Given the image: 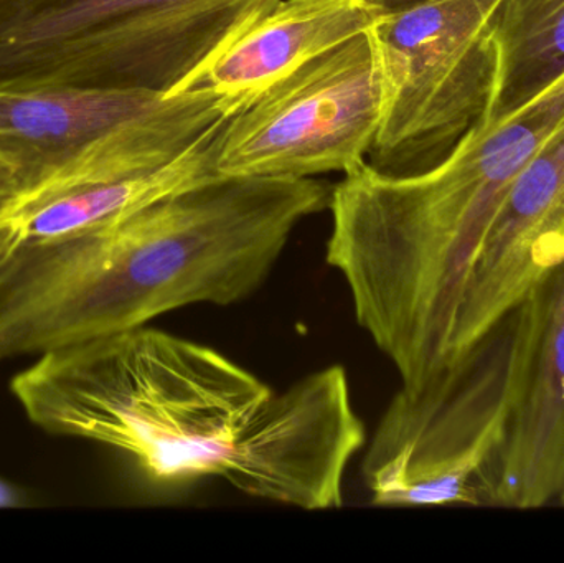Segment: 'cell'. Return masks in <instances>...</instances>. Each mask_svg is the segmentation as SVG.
<instances>
[{"mask_svg": "<svg viewBox=\"0 0 564 563\" xmlns=\"http://www.w3.org/2000/svg\"><path fill=\"white\" fill-rule=\"evenodd\" d=\"M10 392L36 429L121 452L152 481L224 479L304 511L344 505L367 440L344 367L278 393L218 350L151 326L40 354Z\"/></svg>", "mask_w": 564, "mask_h": 563, "instance_id": "obj_1", "label": "cell"}, {"mask_svg": "<svg viewBox=\"0 0 564 563\" xmlns=\"http://www.w3.org/2000/svg\"><path fill=\"white\" fill-rule=\"evenodd\" d=\"M330 191L215 175L82 234L17 241L0 264V364L248 300Z\"/></svg>", "mask_w": 564, "mask_h": 563, "instance_id": "obj_2", "label": "cell"}, {"mask_svg": "<svg viewBox=\"0 0 564 563\" xmlns=\"http://www.w3.org/2000/svg\"><path fill=\"white\" fill-rule=\"evenodd\" d=\"M280 0H0V89L184 91Z\"/></svg>", "mask_w": 564, "mask_h": 563, "instance_id": "obj_3", "label": "cell"}, {"mask_svg": "<svg viewBox=\"0 0 564 563\" xmlns=\"http://www.w3.org/2000/svg\"><path fill=\"white\" fill-rule=\"evenodd\" d=\"M503 0H421L368 30L383 78V115L368 164L413 174L436 164L499 108L497 19Z\"/></svg>", "mask_w": 564, "mask_h": 563, "instance_id": "obj_4", "label": "cell"}, {"mask_svg": "<svg viewBox=\"0 0 564 563\" xmlns=\"http://www.w3.org/2000/svg\"><path fill=\"white\" fill-rule=\"evenodd\" d=\"M383 115L370 33L305 63L228 119L218 136L225 177L312 178L368 162Z\"/></svg>", "mask_w": 564, "mask_h": 563, "instance_id": "obj_5", "label": "cell"}, {"mask_svg": "<svg viewBox=\"0 0 564 563\" xmlns=\"http://www.w3.org/2000/svg\"><path fill=\"white\" fill-rule=\"evenodd\" d=\"M564 128V72L523 101L486 115L436 164L388 174L383 191L427 247L474 257L507 192Z\"/></svg>", "mask_w": 564, "mask_h": 563, "instance_id": "obj_6", "label": "cell"}, {"mask_svg": "<svg viewBox=\"0 0 564 563\" xmlns=\"http://www.w3.org/2000/svg\"><path fill=\"white\" fill-rule=\"evenodd\" d=\"M513 313L503 364L509 422L484 501L539 509L564 489V263Z\"/></svg>", "mask_w": 564, "mask_h": 563, "instance_id": "obj_7", "label": "cell"}, {"mask_svg": "<svg viewBox=\"0 0 564 563\" xmlns=\"http://www.w3.org/2000/svg\"><path fill=\"white\" fill-rule=\"evenodd\" d=\"M564 263V128L523 169L477 253L453 339L469 359Z\"/></svg>", "mask_w": 564, "mask_h": 563, "instance_id": "obj_8", "label": "cell"}, {"mask_svg": "<svg viewBox=\"0 0 564 563\" xmlns=\"http://www.w3.org/2000/svg\"><path fill=\"white\" fill-rule=\"evenodd\" d=\"M383 13L368 0H280L228 36L185 89L207 86L240 112L305 63L367 33Z\"/></svg>", "mask_w": 564, "mask_h": 563, "instance_id": "obj_9", "label": "cell"}, {"mask_svg": "<svg viewBox=\"0 0 564 563\" xmlns=\"http://www.w3.org/2000/svg\"><path fill=\"white\" fill-rule=\"evenodd\" d=\"M158 93L132 89H0V198L42 182L86 145L158 101Z\"/></svg>", "mask_w": 564, "mask_h": 563, "instance_id": "obj_10", "label": "cell"}, {"mask_svg": "<svg viewBox=\"0 0 564 563\" xmlns=\"http://www.w3.org/2000/svg\"><path fill=\"white\" fill-rule=\"evenodd\" d=\"M225 124L205 134L164 167L141 177L2 205L0 227L9 228L22 241L72 237L208 181L218 175L215 169L218 136Z\"/></svg>", "mask_w": 564, "mask_h": 563, "instance_id": "obj_11", "label": "cell"}, {"mask_svg": "<svg viewBox=\"0 0 564 563\" xmlns=\"http://www.w3.org/2000/svg\"><path fill=\"white\" fill-rule=\"evenodd\" d=\"M496 42L500 111L564 72V0H503Z\"/></svg>", "mask_w": 564, "mask_h": 563, "instance_id": "obj_12", "label": "cell"}, {"mask_svg": "<svg viewBox=\"0 0 564 563\" xmlns=\"http://www.w3.org/2000/svg\"><path fill=\"white\" fill-rule=\"evenodd\" d=\"M23 495L15 488V486L10 485V483L3 481L0 478V509L3 508H15V506L22 505Z\"/></svg>", "mask_w": 564, "mask_h": 563, "instance_id": "obj_13", "label": "cell"}, {"mask_svg": "<svg viewBox=\"0 0 564 563\" xmlns=\"http://www.w3.org/2000/svg\"><path fill=\"white\" fill-rule=\"evenodd\" d=\"M17 241H19V237L13 231H10L9 228L0 227V264L9 257Z\"/></svg>", "mask_w": 564, "mask_h": 563, "instance_id": "obj_14", "label": "cell"}, {"mask_svg": "<svg viewBox=\"0 0 564 563\" xmlns=\"http://www.w3.org/2000/svg\"><path fill=\"white\" fill-rule=\"evenodd\" d=\"M381 12H391V10L403 9V7L411 6V3L421 2V0H368Z\"/></svg>", "mask_w": 564, "mask_h": 563, "instance_id": "obj_15", "label": "cell"}, {"mask_svg": "<svg viewBox=\"0 0 564 563\" xmlns=\"http://www.w3.org/2000/svg\"><path fill=\"white\" fill-rule=\"evenodd\" d=\"M7 187V175L6 172H3V169H0V195L3 194V191H6Z\"/></svg>", "mask_w": 564, "mask_h": 563, "instance_id": "obj_16", "label": "cell"}, {"mask_svg": "<svg viewBox=\"0 0 564 563\" xmlns=\"http://www.w3.org/2000/svg\"><path fill=\"white\" fill-rule=\"evenodd\" d=\"M560 502H562V505L564 506V489L562 495H560Z\"/></svg>", "mask_w": 564, "mask_h": 563, "instance_id": "obj_17", "label": "cell"}]
</instances>
